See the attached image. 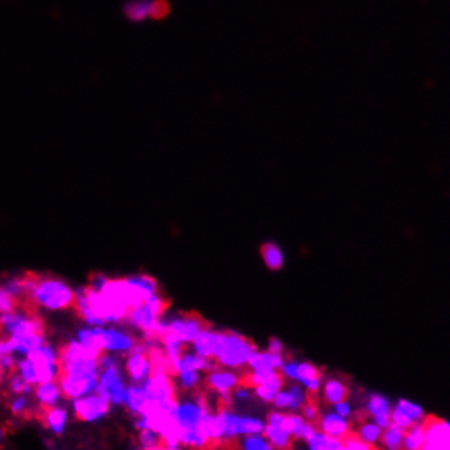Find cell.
<instances>
[{
  "mask_svg": "<svg viewBox=\"0 0 450 450\" xmlns=\"http://www.w3.org/2000/svg\"><path fill=\"white\" fill-rule=\"evenodd\" d=\"M8 388L15 395H30L33 391V386L28 385L17 372L12 373L10 378H8Z\"/></svg>",
  "mask_w": 450,
  "mask_h": 450,
  "instance_id": "obj_35",
  "label": "cell"
},
{
  "mask_svg": "<svg viewBox=\"0 0 450 450\" xmlns=\"http://www.w3.org/2000/svg\"><path fill=\"white\" fill-rule=\"evenodd\" d=\"M31 409V403L28 400V395H17L15 398L10 401V411L15 416H25Z\"/></svg>",
  "mask_w": 450,
  "mask_h": 450,
  "instance_id": "obj_36",
  "label": "cell"
},
{
  "mask_svg": "<svg viewBox=\"0 0 450 450\" xmlns=\"http://www.w3.org/2000/svg\"><path fill=\"white\" fill-rule=\"evenodd\" d=\"M97 382H99V378L68 375V373H59V377H57V383H59L61 386L62 396H66L68 400L80 398V396L95 391Z\"/></svg>",
  "mask_w": 450,
  "mask_h": 450,
  "instance_id": "obj_11",
  "label": "cell"
},
{
  "mask_svg": "<svg viewBox=\"0 0 450 450\" xmlns=\"http://www.w3.org/2000/svg\"><path fill=\"white\" fill-rule=\"evenodd\" d=\"M355 434H357L362 440H365L367 444H371L375 447V444L380 442L382 427L375 424V422H362V424L359 426V429Z\"/></svg>",
  "mask_w": 450,
  "mask_h": 450,
  "instance_id": "obj_28",
  "label": "cell"
},
{
  "mask_svg": "<svg viewBox=\"0 0 450 450\" xmlns=\"http://www.w3.org/2000/svg\"><path fill=\"white\" fill-rule=\"evenodd\" d=\"M31 393L35 395V400L38 401V404L41 408L59 404V401L62 398L61 386L56 380L38 383V385L33 386V391H31Z\"/></svg>",
  "mask_w": 450,
  "mask_h": 450,
  "instance_id": "obj_17",
  "label": "cell"
},
{
  "mask_svg": "<svg viewBox=\"0 0 450 450\" xmlns=\"http://www.w3.org/2000/svg\"><path fill=\"white\" fill-rule=\"evenodd\" d=\"M396 406H398L401 411H403L404 414H406V416L409 418V420H411L413 422H420L424 420V411H422V408L420 406V404H416V403H413V401H408V400H400L398 401V404H396Z\"/></svg>",
  "mask_w": 450,
  "mask_h": 450,
  "instance_id": "obj_32",
  "label": "cell"
},
{
  "mask_svg": "<svg viewBox=\"0 0 450 450\" xmlns=\"http://www.w3.org/2000/svg\"><path fill=\"white\" fill-rule=\"evenodd\" d=\"M140 444H141V447L146 450L162 449V442H160L159 432H156L153 429H141L140 431Z\"/></svg>",
  "mask_w": 450,
  "mask_h": 450,
  "instance_id": "obj_33",
  "label": "cell"
},
{
  "mask_svg": "<svg viewBox=\"0 0 450 450\" xmlns=\"http://www.w3.org/2000/svg\"><path fill=\"white\" fill-rule=\"evenodd\" d=\"M169 12H171V6H169L167 0H153L149 3V17H153L154 20L166 19Z\"/></svg>",
  "mask_w": 450,
  "mask_h": 450,
  "instance_id": "obj_38",
  "label": "cell"
},
{
  "mask_svg": "<svg viewBox=\"0 0 450 450\" xmlns=\"http://www.w3.org/2000/svg\"><path fill=\"white\" fill-rule=\"evenodd\" d=\"M124 404H126L128 409H130L133 414L141 416L142 409L148 404V396H146V391L142 388L141 383H133L131 386H128Z\"/></svg>",
  "mask_w": 450,
  "mask_h": 450,
  "instance_id": "obj_21",
  "label": "cell"
},
{
  "mask_svg": "<svg viewBox=\"0 0 450 450\" xmlns=\"http://www.w3.org/2000/svg\"><path fill=\"white\" fill-rule=\"evenodd\" d=\"M0 332L10 337L44 332V323L33 311L26 313L25 310L19 311L15 308L12 311H6V313H0Z\"/></svg>",
  "mask_w": 450,
  "mask_h": 450,
  "instance_id": "obj_6",
  "label": "cell"
},
{
  "mask_svg": "<svg viewBox=\"0 0 450 450\" xmlns=\"http://www.w3.org/2000/svg\"><path fill=\"white\" fill-rule=\"evenodd\" d=\"M149 3L148 0H135L124 7V15L133 21H141L149 15Z\"/></svg>",
  "mask_w": 450,
  "mask_h": 450,
  "instance_id": "obj_29",
  "label": "cell"
},
{
  "mask_svg": "<svg viewBox=\"0 0 450 450\" xmlns=\"http://www.w3.org/2000/svg\"><path fill=\"white\" fill-rule=\"evenodd\" d=\"M110 401L105 400L104 396L97 393V391H92V393H87L80 396V398L73 400V409L75 418L86 422H93L105 418L110 411Z\"/></svg>",
  "mask_w": 450,
  "mask_h": 450,
  "instance_id": "obj_7",
  "label": "cell"
},
{
  "mask_svg": "<svg viewBox=\"0 0 450 450\" xmlns=\"http://www.w3.org/2000/svg\"><path fill=\"white\" fill-rule=\"evenodd\" d=\"M285 362L282 354H275V352H257V349L249 355L247 365L252 372L259 373V375H269L270 372L280 371L282 364Z\"/></svg>",
  "mask_w": 450,
  "mask_h": 450,
  "instance_id": "obj_12",
  "label": "cell"
},
{
  "mask_svg": "<svg viewBox=\"0 0 450 450\" xmlns=\"http://www.w3.org/2000/svg\"><path fill=\"white\" fill-rule=\"evenodd\" d=\"M124 368H126L128 377L131 378L133 383H142L153 372V365H151L148 354L138 350H131L130 357L126 359V364H124Z\"/></svg>",
  "mask_w": 450,
  "mask_h": 450,
  "instance_id": "obj_14",
  "label": "cell"
},
{
  "mask_svg": "<svg viewBox=\"0 0 450 450\" xmlns=\"http://www.w3.org/2000/svg\"><path fill=\"white\" fill-rule=\"evenodd\" d=\"M332 406H334V413H337V414H339V416H342V418H349L350 414H352V408H350V404L347 403L346 400H342V401H339V403L332 404Z\"/></svg>",
  "mask_w": 450,
  "mask_h": 450,
  "instance_id": "obj_45",
  "label": "cell"
},
{
  "mask_svg": "<svg viewBox=\"0 0 450 450\" xmlns=\"http://www.w3.org/2000/svg\"><path fill=\"white\" fill-rule=\"evenodd\" d=\"M315 377H321L319 368H316V365L310 364V362H298L297 378H295L297 382L305 383V382H308Z\"/></svg>",
  "mask_w": 450,
  "mask_h": 450,
  "instance_id": "obj_34",
  "label": "cell"
},
{
  "mask_svg": "<svg viewBox=\"0 0 450 450\" xmlns=\"http://www.w3.org/2000/svg\"><path fill=\"white\" fill-rule=\"evenodd\" d=\"M403 438H404V431L390 422L385 429H382L380 442L383 444V447L385 449L400 450V449H403Z\"/></svg>",
  "mask_w": 450,
  "mask_h": 450,
  "instance_id": "obj_26",
  "label": "cell"
},
{
  "mask_svg": "<svg viewBox=\"0 0 450 450\" xmlns=\"http://www.w3.org/2000/svg\"><path fill=\"white\" fill-rule=\"evenodd\" d=\"M261 256H262V259H264L265 265L269 267L270 270H280L283 267L285 257H283L282 249H280L277 244H274V243L262 244Z\"/></svg>",
  "mask_w": 450,
  "mask_h": 450,
  "instance_id": "obj_24",
  "label": "cell"
},
{
  "mask_svg": "<svg viewBox=\"0 0 450 450\" xmlns=\"http://www.w3.org/2000/svg\"><path fill=\"white\" fill-rule=\"evenodd\" d=\"M99 364H100V372H99V382H97L95 391L104 396L105 400H109L110 404H115V406L124 404L128 386L123 380L117 360L111 357V355L102 354L99 359Z\"/></svg>",
  "mask_w": 450,
  "mask_h": 450,
  "instance_id": "obj_4",
  "label": "cell"
},
{
  "mask_svg": "<svg viewBox=\"0 0 450 450\" xmlns=\"http://www.w3.org/2000/svg\"><path fill=\"white\" fill-rule=\"evenodd\" d=\"M244 450H272V445L264 434H246L241 440Z\"/></svg>",
  "mask_w": 450,
  "mask_h": 450,
  "instance_id": "obj_30",
  "label": "cell"
},
{
  "mask_svg": "<svg viewBox=\"0 0 450 450\" xmlns=\"http://www.w3.org/2000/svg\"><path fill=\"white\" fill-rule=\"evenodd\" d=\"M238 426H239V435H246V434H262L265 424L261 420H256V418L239 416Z\"/></svg>",
  "mask_w": 450,
  "mask_h": 450,
  "instance_id": "obj_31",
  "label": "cell"
},
{
  "mask_svg": "<svg viewBox=\"0 0 450 450\" xmlns=\"http://www.w3.org/2000/svg\"><path fill=\"white\" fill-rule=\"evenodd\" d=\"M290 395H292V403H290V411H298L303 404H305L306 401V391H303V388H300L298 385H293L290 386Z\"/></svg>",
  "mask_w": 450,
  "mask_h": 450,
  "instance_id": "obj_41",
  "label": "cell"
},
{
  "mask_svg": "<svg viewBox=\"0 0 450 450\" xmlns=\"http://www.w3.org/2000/svg\"><path fill=\"white\" fill-rule=\"evenodd\" d=\"M19 305V300L15 297L10 295L6 288L0 285V313H6V311H12L17 308Z\"/></svg>",
  "mask_w": 450,
  "mask_h": 450,
  "instance_id": "obj_40",
  "label": "cell"
},
{
  "mask_svg": "<svg viewBox=\"0 0 450 450\" xmlns=\"http://www.w3.org/2000/svg\"><path fill=\"white\" fill-rule=\"evenodd\" d=\"M272 403H274V406L277 409H280V411H285V409L290 408V403H292L290 390L280 388L277 393H275L274 400H272Z\"/></svg>",
  "mask_w": 450,
  "mask_h": 450,
  "instance_id": "obj_42",
  "label": "cell"
},
{
  "mask_svg": "<svg viewBox=\"0 0 450 450\" xmlns=\"http://www.w3.org/2000/svg\"><path fill=\"white\" fill-rule=\"evenodd\" d=\"M347 396H349V388L344 382L334 378V380H328L324 385V400L329 404H336L342 400H347Z\"/></svg>",
  "mask_w": 450,
  "mask_h": 450,
  "instance_id": "obj_27",
  "label": "cell"
},
{
  "mask_svg": "<svg viewBox=\"0 0 450 450\" xmlns=\"http://www.w3.org/2000/svg\"><path fill=\"white\" fill-rule=\"evenodd\" d=\"M142 388L148 396V403H158L166 404L177 401L176 386H174L172 378L169 373L164 372H154L141 383Z\"/></svg>",
  "mask_w": 450,
  "mask_h": 450,
  "instance_id": "obj_8",
  "label": "cell"
},
{
  "mask_svg": "<svg viewBox=\"0 0 450 450\" xmlns=\"http://www.w3.org/2000/svg\"><path fill=\"white\" fill-rule=\"evenodd\" d=\"M166 326L169 332L176 334L185 344H191L197 334L207 328V324L198 315H185L166 321Z\"/></svg>",
  "mask_w": 450,
  "mask_h": 450,
  "instance_id": "obj_10",
  "label": "cell"
},
{
  "mask_svg": "<svg viewBox=\"0 0 450 450\" xmlns=\"http://www.w3.org/2000/svg\"><path fill=\"white\" fill-rule=\"evenodd\" d=\"M77 341L82 346L97 352V354H105V352H131L136 341L130 334H126L122 329L104 328V326H91L79 329Z\"/></svg>",
  "mask_w": 450,
  "mask_h": 450,
  "instance_id": "obj_3",
  "label": "cell"
},
{
  "mask_svg": "<svg viewBox=\"0 0 450 450\" xmlns=\"http://www.w3.org/2000/svg\"><path fill=\"white\" fill-rule=\"evenodd\" d=\"M256 346L247 337L234 331H221V350L216 362L226 368H239L247 364Z\"/></svg>",
  "mask_w": 450,
  "mask_h": 450,
  "instance_id": "obj_5",
  "label": "cell"
},
{
  "mask_svg": "<svg viewBox=\"0 0 450 450\" xmlns=\"http://www.w3.org/2000/svg\"><path fill=\"white\" fill-rule=\"evenodd\" d=\"M422 447H424V427H422V421H420L404 431L403 449L420 450Z\"/></svg>",
  "mask_w": 450,
  "mask_h": 450,
  "instance_id": "obj_25",
  "label": "cell"
},
{
  "mask_svg": "<svg viewBox=\"0 0 450 450\" xmlns=\"http://www.w3.org/2000/svg\"><path fill=\"white\" fill-rule=\"evenodd\" d=\"M17 373L28 383L35 386L41 382L57 380L59 377V357L57 350L51 347L48 342L39 346L31 354L24 355L20 360H17Z\"/></svg>",
  "mask_w": 450,
  "mask_h": 450,
  "instance_id": "obj_2",
  "label": "cell"
},
{
  "mask_svg": "<svg viewBox=\"0 0 450 450\" xmlns=\"http://www.w3.org/2000/svg\"><path fill=\"white\" fill-rule=\"evenodd\" d=\"M38 418L41 420L43 424L53 432V434L61 435L62 432H64L66 426H68L69 414H68V409L55 404V406H46V408L39 406Z\"/></svg>",
  "mask_w": 450,
  "mask_h": 450,
  "instance_id": "obj_15",
  "label": "cell"
},
{
  "mask_svg": "<svg viewBox=\"0 0 450 450\" xmlns=\"http://www.w3.org/2000/svg\"><path fill=\"white\" fill-rule=\"evenodd\" d=\"M262 434L265 435V439L269 440L272 449H288L292 447L293 438L292 434L285 429L283 426H274V424H267L264 426V431Z\"/></svg>",
  "mask_w": 450,
  "mask_h": 450,
  "instance_id": "obj_22",
  "label": "cell"
},
{
  "mask_svg": "<svg viewBox=\"0 0 450 450\" xmlns=\"http://www.w3.org/2000/svg\"><path fill=\"white\" fill-rule=\"evenodd\" d=\"M3 373H6V371H3L2 367H0V383H2V378H3Z\"/></svg>",
  "mask_w": 450,
  "mask_h": 450,
  "instance_id": "obj_47",
  "label": "cell"
},
{
  "mask_svg": "<svg viewBox=\"0 0 450 450\" xmlns=\"http://www.w3.org/2000/svg\"><path fill=\"white\" fill-rule=\"evenodd\" d=\"M367 413L371 414L373 422L380 426L382 429H385V427L391 422L390 421L391 406L385 396L373 393L367 401Z\"/></svg>",
  "mask_w": 450,
  "mask_h": 450,
  "instance_id": "obj_18",
  "label": "cell"
},
{
  "mask_svg": "<svg viewBox=\"0 0 450 450\" xmlns=\"http://www.w3.org/2000/svg\"><path fill=\"white\" fill-rule=\"evenodd\" d=\"M8 341H10L13 354H19L24 357V355H28L35 349H38L39 346H43L46 342V336L44 332H33L26 334V336H19V337H10L7 336Z\"/></svg>",
  "mask_w": 450,
  "mask_h": 450,
  "instance_id": "obj_19",
  "label": "cell"
},
{
  "mask_svg": "<svg viewBox=\"0 0 450 450\" xmlns=\"http://www.w3.org/2000/svg\"><path fill=\"white\" fill-rule=\"evenodd\" d=\"M390 421H391V424H395V426H398L400 429H403V431H406L409 429V427H411L414 422L409 420V418L406 416V414H404L403 411H401V409L398 406H395L393 409H391V413H390Z\"/></svg>",
  "mask_w": 450,
  "mask_h": 450,
  "instance_id": "obj_39",
  "label": "cell"
},
{
  "mask_svg": "<svg viewBox=\"0 0 450 450\" xmlns=\"http://www.w3.org/2000/svg\"><path fill=\"white\" fill-rule=\"evenodd\" d=\"M269 350L270 352H275V354H283V344L280 339H270L269 342Z\"/></svg>",
  "mask_w": 450,
  "mask_h": 450,
  "instance_id": "obj_46",
  "label": "cell"
},
{
  "mask_svg": "<svg viewBox=\"0 0 450 450\" xmlns=\"http://www.w3.org/2000/svg\"><path fill=\"white\" fill-rule=\"evenodd\" d=\"M280 388H283V375L280 373V371H274L264 378V382L261 385L254 386V393H256L259 400L265 401V403H272L275 393Z\"/></svg>",
  "mask_w": 450,
  "mask_h": 450,
  "instance_id": "obj_20",
  "label": "cell"
},
{
  "mask_svg": "<svg viewBox=\"0 0 450 450\" xmlns=\"http://www.w3.org/2000/svg\"><path fill=\"white\" fill-rule=\"evenodd\" d=\"M308 449L311 450H344L342 447V439L332 438V435L324 434V432L316 431L311 438L306 440Z\"/></svg>",
  "mask_w": 450,
  "mask_h": 450,
  "instance_id": "obj_23",
  "label": "cell"
},
{
  "mask_svg": "<svg viewBox=\"0 0 450 450\" xmlns=\"http://www.w3.org/2000/svg\"><path fill=\"white\" fill-rule=\"evenodd\" d=\"M25 280V298L33 306L48 311H62L73 308L75 290L68 282L57 277H38L28 274Z\"/></svg>",
  "mask_w": 450,
  "mask_h": 450,
  "instance_id": "obj_1",
  "label": "cell"
},
{
  "mask_svg": "<svg viewBox=\"0 0 450 450\" xmlns=\"http://www.w3.org/2000/svg\"><path fill=\"white\" fill-rule=\"evenodd\" d=\"M2 438H3V432H2V429H0V440H2Z\"/></svg>",
  "mask_w": 450,
  "mask_h": 450,
  "instance_id": "obj_48",
  "label": "cell"
},
{
  "mask_svg": "<svg viewBox=\"0 0 450 450\" xmlns=\"http://www.w3.org/2000/svg\"><path fill=\"white\" fill-rule=\"evenodd\" d=\"M342 447H344L346 450H372V449H375L373 445L367 444L365 440L360 439L357 434H352V432H349V434L342 439Z\"/></svg>",
  "mask_w": 450,
  "mask_h": 450,
  "instance_id": "obj_37",
  "label": "cell"
},
{
  "mask_svg": "<svg viewBox=\"0 0 450 450\" xmlns=\"http://www.w3.org/2000/svg\"><path fill=\"white\" fill-rule=\"evenodd\" d=\"M177 377H179L180 380V385L184 386L185 390H190L194 388V386H197L198 383V372L197 371H180L177 373Z\"/></svg>",
  "mask_w": 450,
  "mask_h": 450,
  "instance_id": "obj_43",
  "label": "cell"
},
{
  "mask_svg": "<svg viewBox=\"0 0 450 450\" xmlns=\"http://www.w3.org/2000/svg\"><path fill=\"white\" fill-rule=\"evenodd\" d=\"M424 427V450L450 449V424L439 418L429 416L422 420Z\"/></svg>",
  "mask_w": 450,
  "mask_h": 450,
  "instance_id": "obj_9",
  "label": "cell"
},
{
  "mask_svg": "<svg viewBox=\"0 0 450 450\" xmlns=\"http://www.w3.org/2000/svg\"><path fill=\"white\" fill-rule=\"evenodd\" d=\"M315 424L318 431L332 435V438L344 439L350 432V422L347 421V418H342L337 413H326L323 416H318Z\"/></svg>",
  "mask_w": 450,
  "mask_h": 450,
  "instance_id": "obj_13",
  "label": "cell"
},
{
  "mask_svg": "<svg viewBox=\"0 0 450 450\" xmlns=\"http://www.w3.org/2000/svg\"><path fill=\"white\" fill-rule=\"evenodd\" d=\"M300 409H301V416L305 418L306 421L315 422L316 420H318V416H319L318 404L311 403V401H310V403H308V401H305V404H303V406Z\"/></svg>",
  "mask_w": 450,
  "mask_h": 450,
  "instance_id": "obj_44",
  "label": "cell"
},
{
  "mask_svg": "<svg viewBox=\"0 0 450 450\" xmlns=\"http://www.w3.org/2000/svg\"><path fill=\"white\" fill-rule=\"evenodd\" d=\"M208 386L216 393L225 395L231 393L236 386L241 385V378L238 373L229 371H220V367L210 372V375L207 377Z\"/></svg>",
  "mask_w": 450,
  "mask_h": 450,
  "instance_id": "obj_16",
  "label": "cell"
}]
</instances>
